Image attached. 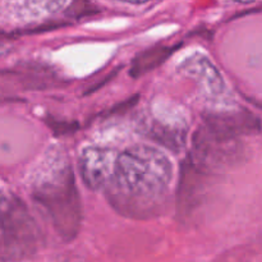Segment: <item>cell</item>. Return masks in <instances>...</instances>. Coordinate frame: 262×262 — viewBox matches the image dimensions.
I'll return each instance as SVG.
<instances>
[{
    "mask_svg": "<svg viewBox=\"0 0 262 262\" xmlns=\"http://www.w3.org/2000/svg\"><path fill=\"white\" fill-rule=\"evenodd\" d=\"M173 165L165 154L148 145H135L114 159L105 197L122 216L150 220L168 209Z\"/></svg>",
    "mask_w": 262,
    "mask_h": 262,
    "instance_id": "cell-1",
    "label": "cell"
},
{
    "mask_svg": "<svg viewBox=\"0 0 262 262\" xmlns=\"http://www.w3.org/2000/svg\"><path fill=\"white\" fill-rule=\"evenodd\" d=\"M38 171L32 184V199L45 211L59 237L72 242L81 232L83 210L71 163L54 155Z\"/></svg>",
    "mask_w": 262,
    "mask_h": 262,
    "instance_id": "cell-2",
    "label": "cell"
},
{
    "mask_svg": "<svg viewBox=\"0 0 262 262\" xmlns=\"http://www.w3.org/2000/svg\"><path fill=\"white\" fill-rule=\"evenodd\" d=\"M42 233L26 202L10 192L0 193V247L3 257L14 262L35 255Z\"/></svg>",
    "mask_w": 262,
    "mask_h": 262,
    "instance_id": "cell-3",
    "label": "cell"
},
{
    "mask_svg": "<svg viewBox=\"0 0 262 262\" xmlns=\"http://www.w3.org/2000/svg\"><path fill=\"white\" fill-rule=\"evenodd\" d=\"M246 155L243 140L223 137L204 124H200L192 136L189 156L201 170L210 176L223 169L241 165Z\"/></svg>",
    "mask_w": 262,
    "mask_h": 262,
    "instance_id": "cell-4",
    "label": "cell"
},
{
    "mask_svg": "<svg viewBox=\"0 0 262 262\" xmlns=\"http://www.w3.org/2000/svg\"><path fill=\"white\" fill-rule=\"evenodd\" d=\"M210 178L211 176L201 170L189 155L182 161L176 196L177 217L179 223H191L197 211L204 206Z\"/></svg>",
    "mask_w": 262,
    "mask_h": 262,
    "instance_id": "cell-5",
    "label": "cell"
},
{
    "mask_svg": "<svg viewBox=\"0 0 262 262\" xmlns=\"http://www.w3.org/2000/svg\"><path fill=\"white\" fill-rule=\"evenodd\" d=\"M204 125L217 135L233 140H242L245 136L258 135L261 130V120L250 110L237 112L207 113L204 115Z\"/></svg>",
    "mask_w": 262,
    "mask_h": 262,
    "instance_id": "cell-6",
    "label": "cell"
},
{
    "mask_svg": "<svg viewBox=\"0 0 262 262\" xmlns=\"http://www.w3.org/2000/svg\"><path fill=\"white\" fill-rule=\"evenodd\" d=\"M112 151L100 146H87L79 152L78 170L82 182L91 191L104 189L112 173Z\"/></svg>",
    "mask_w": 262,
    "mask_h": 262,
    "instance_id": "cell-7",
    "label": "cell"
},
{
    "mask_svg": "<svg viewBox=\"0 0 262 262\" xmlns=\"http://www.w3.org/2000/svg\"><path fill=\"white\" fill-rule=\"evenodd\" d=\"M179 48H182V43L155 45L152 48L146 49L132 60L129 67V76L136 79L155 71L156 68L163 66L176 51H178Z\"/></svg>",
    "mask_w": 262,
    "mask_h": 262,
    "instance_id": "cell-8",
    "label": "cell"
},
{
    "mask_svg": "<svg viewBox=\"0 0 262 262\" xmlns=\"http://www.w3.org/2000/svg\"><path fill=\"white\" fill-rule=\"evenodd\" d=\"M143 132L146 137L150 138L154 142L159 143L163 147L173 151L174 154H178L186 147L187 143V129L181 127H174V125L165 124L160 120H151L145 123Z\"/></svg>",
    "mask_w": 262,
    "mask_h": 262,
    "instance_id": "cell-9",
    "label": "cell"
},
{
    "mask_svg": "<svg viewBox=\"0 0 262 262\" xmlns=\"http://www.w3.org/2000/svg\"><path fill=\"white\" fill-rule=\"evenodd\" d=\"M102 9L95 3L90 2H74L69 4L66 9V15L71 19H83L87 17H94V15L101 13Z\"/></svg>",
    "mask_w": 262,
    "mask_h": 262,
    "instance_id": "cell-10",
    "label": "cell"
},
{
    "mask_svg": "<svg viewBox=\"0 0 262 262\" xmlns=\"http://www.w3.org/2000/svg\"><path fill=\"white\" fill-rule=\"evenodd\" d=\"M45 124L49 129L56 136V137H63V136L73 135L79 128L78 122L76 120H63L53 117V115H46Z\"/></svg>",
    "mask_w": 262,
    "mask_h": 262,
    "instance_id": "cell-11",
    "label": "cell"
},
{
    "mask_svg": "<svg viewBox=\"0 0 262 262\" xmlns=\"http://www.w3.org/2000/svg\"><path fill=\"white\" fill-rule=\"evenodd\" d=\"M253 257V246H241L223 253L214 262H250Z\"/></svg>",
    "mask_w": 262,
    "mask_h": 262,
    "instance_id": "cell-12",
    "label": "cell"
},
{
    "mask_svg": "<svg viewBox=\"0 0 262 262\" xmlns=\"http://www.w3.org/2000/svg\"><path fill=\"white\" fill-rule=\"evenodd\" d=\"M140 101V95L136 94L133 96H130L129 99L124 100V101L119 102V104H115L114 106L110 107L106 113H105V117H118V115H123L125 113H128L129 110H132L136 105Z\"/></svg>",
    "mask_w": 262,
    "mask_h": 262,
    "instance_id": "cell-13",
    "label": "cell"
},
{
    "mask_svg": "<svg viewBox=\"0 0 262 262\" xmlns=\"http://www.w3.org/2000/svg\"><path fill=\"white\" fill-rule=\"evenodd\" d=\"M14 102H26L25 99L18 96H12V95L0 94V105L5 104H14Z\"/></svg>",
    "mask_w": 262,
    "mask_h": 262,
    "instance_id": "cell-14",
    "label": "cell"
},
{
    "mask_svg": "<svg viewBox=\"0 0 262 262\" xmlns=\"http://www.w3.org/2000/svg\"><path fill=\"white\" fill-rule=\"evenodd\" d=\"M0 262H10V261H9V260H7V258L3 257V256L0 255Z\"/></svg>",
    "mask_w": 262,
    "mask_h": 262,
    "instance_id": "cell-15",
    "label": "cell"
}]
</instances>
